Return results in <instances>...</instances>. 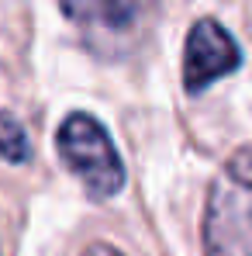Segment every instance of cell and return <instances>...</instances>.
I'll return each mask as SVG.
<instances>
[{"instance_id": "cell-1", "label": "cell", "mask_w": 252, "mask_h": 256, "mask_svg": "<svg viewBox=\"0 0 252 256\" xmlns=\"http://www.w3.org/2000/svg\"><path fill=\"white\" fill-rule=\"evenodd\" d=\"M204 253L252 256V146H242L214 176L204 208Z\"/></svg>"}, {"instance_id": "cell-2", "label": "cell", "mask_w": 252, "mask_h": 256, "mask_svg": "<svg viewBox=\"0 0 252 256\" xmlns=\"http://www.w3.org/2000/svg\"><path fill=\"white\" fill-rule=\"evenodd\" d=\"M59 156L69 170L80 176V184L86 187L90 198L104 201L114 198L125 187V166L121 156L111 142V135L104 132V125L90 114H69L62 128H59Z\"/></svg>"}, {"instance_id": "cell-3", "label": "cell", "mask_w": 252, "mask_h": 256, "mask_svg": "<svg viewBox=\"0 0 252 256\" xmlns=\"http://www.w3.org/2000/svg\"><path fill=\"white\" fill-rule=\"evenodd\" d=\"M239 66H242V48L218 21L204 18L190 28L187 48H183V86H187V94H204L214 80L235 73Z\"/></svg>"}, {"instance_id": "cell-4", "label": "cell", "mask_w": 252, "mask_h": 256, "mask_svg": "<svg viewBox=\"0 0 252 256\" xmlns=\"http://www.w3.org/2000/svg\"><path fill=\"white\" fill-rule=\"evenodd\" d=\"M62 14L76 24H100V28H125L131 21L121 0H59Z\"/></svg>"}, {"instance_id": "cell-5", "label": "cell", "mask_w": 252, "mask_h": 256, "mask_svg": "<svg viewBox=\"0 0 252 256\" xmlns=\"http://www.w3.org/2000/svg\"><path fill=\"white\" fill-rule=\"evenodd\" d=\"M31 146H28V132L14 114H0V160L7 163H28Z\"/></svg>"}, {"instance_id": "cell-6", "label": "cell", "mask_w": 252, "mask_h": 256, "mask_svg": "<svg viewBox=\"0 0 252 256\" xmlns=\"http://www.w3.org/2000/svg\"><path fill=\"white\" fill-rule=\"evenodd\" d=\"M83 256H125L121 250H114V246H107V242H93Z\"/></svg>"}]
</instances>
